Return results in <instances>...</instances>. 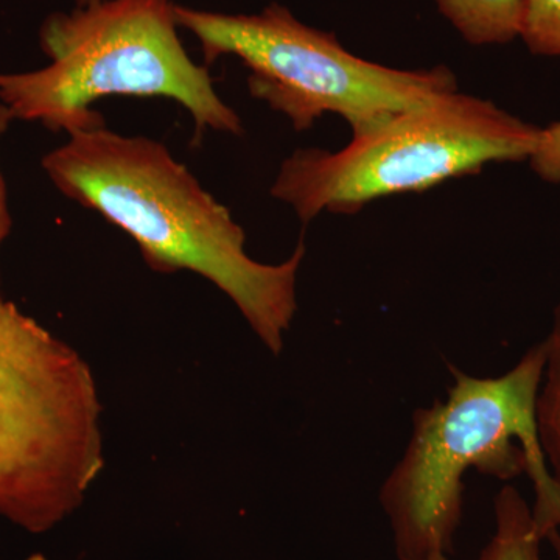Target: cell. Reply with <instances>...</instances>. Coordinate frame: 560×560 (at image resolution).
Instances as JSON below:
<instances>
[{
	"label": "cell",
	"mask_w": 560,
	"mask_h": 560,
	"mask_svg": "<svg viewBox=\"0 0 560 560\" xmlns=\"http://www.w3.org/2000/svg\"><path fill=\"white\" fill-rule=\"evenodd\" d=\"M540 131L493 102L448 91L353 135L345 149L294 151L271 195L304 224L323 212L357 213L382 198L477 175L489 164L529 161Z\"/></svg>",
	"instance_id": "cell-5"
},
{
	"label": "cell",
	"mask_w": 560,
	"mask_h": 560,
	"mask_svg": "<svg viewBox=\"0 0 560 560\" xmlns=\"http://www.w3.org/2000/svg\"><path fill=\"white\" fill-rule=\"evenodd\" d=\"M43 167L69 200L130 235L151 270L190 271L223 291L275 355L298 311L304 241L282 264L248 256L230 209L202 189L164 143L106 130L75 132Z\"/></svg>",
	"instance_id": "cell-1"
},
{
	"label": "cell",
	"mask_w": 560,
	"mask_h": 560,
	"mask_svg": "<svg viewBox=\"0 0 560 560\" xmlns=\"http://www.w3.org/2000/svg\"><path fill=\"white\" fill-rule=\"evenodd\" d=\"M529 164L545 183L560 184V120L541 128L539 143Z\"/></svg>",
	"instance_id": "cell-11"
},
{
	"label": "cell",
	"mask_w": 560,
	"mask_h": 560,
	"mask_svg": "<svg viewBox=\"0 0 560 560\" xmlns=\"http://www.w3.org/2000/svg\"><path fill=\"white\" fill-rule=\"evenodd\" d=\"M547 364L536 404L537 433L552 478L560 486V304L545 340Z\"/></svg>",
	"instance_id": "cell-9"
},
{
	"label": "cell",
	"mask_w": 560,
	"mask_h": 560,
	"mask_svg": "<svg viewBox=\"0 0 560 560\" xmlns=\"http://www.w3.org/2000/svg\"><path fill=\"white\" fill-rule=\"evenodd\" d=\"M545 364V341L500 377H471L448 363L455 382L447 400L415 411L407 451L381 490L397 559L451 555L463 518V478L469 469L503 481L528 475L541 539L560 529V486L537 433Z\"/></svg>",
	"instance_id": "cell-2"
},
{
	"label": "cell",
	"mask_w": 560,
	"mask_h": 560,
	"mask_svg": "<svg viewBox=\"0 0 560 560\" xmlns=\"http://www.w3.org/2000/svg\"><path fill=\"white\" fill-rule=\"evenodd\" d=\"M105 467L90 364L0 291V518L47 533Z\"/></svg>",
	"instance_id": "cell-4"
},
{
	"label": "cell",
	"mask_w": 560,
	"mask_h": 560,
	"mask_svg": "<svg viewBox=\"0 0 560 560\" xmlns=\"http://www.w3.org/2000/svg\"><path fill=\"white\" fill-rule=\"evenodd\" d=\"M171 0H103L51 14L40 28L46 68L0 73V101L14 120L39 121L68 135L105 127L95 102L162 97L189 110L195 145L206 131L243 135L237 110L217 94L208 66L178 36Z\"/></svg>",
	"instance_id": "cell-3"
},
{
	"label": "cell",
	"mask_w": 560,
	"mask_h": 560,
	"mask_svg": "<svg viewBox=\"0 0 560 560\" xmlns=\"http://www.w3.org/2000/svg\"><path fill=\"white\" fill-rule=\"evenodd\" d=\"M31 560H44V559L39 558V556H36V558H32Z\"/></svg>",
	"instance_id": "cell-16"
},
{
	"label": "cell",
	"mask_w": 560,
	"mask_h": 560,
	"mask_svg": "<svg viewBox=\"0 0 560 560\" xmlns=\"http://www.w3.org/2000/svg\"><path fill=\"white\" fill-rule=\"evenodd\" d=\"M495 534L477 560H544L533 510L514 486H504L493 501Z\"/></svg>",
	"instance_id": "cell-8"
},
{
	"label": "cell",
	"mask_w": 560,
	"mask_h": 560,
	"mask_svg": "<svg viewBox=\"0 0 560 560\" xmlns=\"http://www.w3.org/2000/svg\"><path fill=\"white\" fill-rule=\"evenodd\" d=\"M176 21L201 43L205 65L232 55L248 69L257 101L289 117L294 130L312 128L324 114L342 117L353 135L401 110L458 90L455 73L388 68L357 57L334 33L302 24L271 3L257 14H224L175 5Z\"/></svg>",
	"instance_id": "cell-6"
},
{
	"label": "cell",
	"mask_w": 560,
	"mask_h": 560,
	"mask_svg": "<svg viewBox=\"0 0 560 560\" xmlns=\"http://www.w3.org/2000/svg\"><path fill=\"white\" fill-rule=\"evenodd\" d=\"M101 2H103V0H79V7H90Z\"/></svg>",
	"instance_id": "cell-14"
},
{
	"label": "cell",
	"mask_w": 560,
	"mask_h": 560,
	"mask_svg": "<svg viewBox=\"0 0 560 560\" xmlns=\"http://www.w3.org/2000/svg\"><path fill=\"white\" fill-rule=\"evenodd\" d=\"M548 540L551 541L552 548H555L556 556H558V560H560V533L559 529L552 530L550 536L547 537Z\"/></svg>",
	"instance_id": "cell-13"
},
{
	"label": "cell",
	"mask_w": 560,
	"mask_h": 560,
	"mask_svg": "<svg viewBox=\"0 0 560 560\" xmlns=\"http://www.w3.org/2000/svg\"><path fill=\"white\" fill-rule=\"evenodd\" d=\"M14 120L13 114L9 109V106L0 101V138L5 135L7 130ZM11 230V217L9 210V201H7V187L5 180H3L2 172H0V243L5 241L7 235L10 234Z\"/></svg>",
	"instance_id": "cell-12"
},
{
	"label": "cell",
	"mask_w": 560,
	"mask_h": 560,
	"mask_svg": "<svg viewBox=\"0 0 560 560\" xmlns=\"http://www.w3.org/2000/svg\"><path fill=\"white\" fill-rule=\"evenodd\" d=\"M518 36L530 54L560 58V0H518Z\"/></svg>",
	"instance_id": "cell-10"
},
{
	"label": "cell",
	"mask_w": 560,
	"mask_h": 560,
	"mask_svg": "<svg viewBox=\"0 0 560 560\" xmlns=\"http://www.w3.org/2000/svg\"><path fill=\"white\" fill-rule=\"evenodd\" d=\"M441 13L451 21L471 46L506 44L521 32L518 0H434Z\"/></svg>",
	"instance_id": "cell-7"
},
{
	"label": "cell",
	"mask_w": 560,
	"mask_h": 560,
	"mask_svg": "<svg viewBox=\"0 0 560 560\" xmlns=\"http://www.w3.org/2000/svg\"><path fill=\"white\" fill-rule=\"evenodd\" d=\"M429 560H447V556L445 555H433Z\"/></svg>",
	"instance_id": "cell-15"
}]
</instances>
